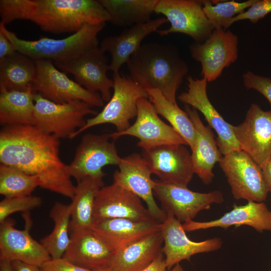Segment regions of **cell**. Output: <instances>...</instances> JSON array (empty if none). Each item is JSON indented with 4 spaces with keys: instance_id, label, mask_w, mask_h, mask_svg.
I'll use <instances>...</instances> for the list:
<instances>
[{
    "instance_id": "d6986e66",
    "label": "cell",
    "mask_w": 271,
    "mask_h": 271,
    "mask_svg": "<svg viewBox=\"0 0 271 271\" xmlns=\"http://www.w3.org/2000/svg\"><path fill=\"white\" fill-rule=\"evenodd\" d=\"M188 88L181 93L179 100L199 110L204 116L209 126L216 132V142L220 153L223 156L235 150H241L236 140L232 125L226 122L210 102L207 93V80L205 78H187Z\"/></svg>"
},
{
    "instance_id": "30bf717a",
    "label": "cell",
    "mask_w": 271,
    "mask_h": 271,
    "mask_svg": "<svg viewBox=\"0 0 271 271\" xmlns=\"http://www.w3.org/2000/svg\"><path fill=\"white\" fill-rule=\"evenodd\" d=\"M109 134L86 133L77 147L74 158L68 165L71 177L78 182L88 177L103 178L102 168L118 165L121 160Z\"/></svg>"
},
{
    "instance_id": "e0dca14e",
    "label": "cell",
    "mask_w": 271,
    "mask_h": 271,
    "mask_svg": "<svg viewBox=\"0 0 271 271\" xmlns=\"http://www.w3.org/2000/svg\"><path fill=\"white\" fill-rule=\"evenodd\" d=\"M30 212H25V228L15 227V221L7 218L0 225V259L19 260L41 266L51 259L49 254L40 243L30 234L32 221Z\"/></svg>"
},
{
    "instance_id": "ba28073f",
    "label": "cell",
    "mask_w": 271,
    "mask_h": 271,
    "mask_svg": "<svg viewBox=\"0 0 271 271\" xmlns=\"http://www.w3.org/2000/svg\"><path fill=\"white\" fill-rule=\"evenodd\" d=\"M35 61L37 74L32 85L35 91L57 103L82 101L92 107L103 105L100 94L90 92L69 78L66 73L57 68L52 61Z\"/></svg>"
},
{
    "instance_id": "f1b7e54d",
    "label": "cell",
    "mask_w": 271,
    "mask_h": 271,
    "mask_svg": "<svg viewBox=\"0 0 271 271\" xmlns=\"http://www.w3.org/2000/svg\"><path fill=\"white\" fill-rule=\"evenodd\" d=\"M104 186L103 178L88 177L77 182L71 207V232L91 228L94 204L99 190Z\"/></svg>"
},
{
    "instance_id": "ab89813d",
    "label": "cell",
    "mask_w": 271,
    "mask_h": 271,
    "mask_svg": "<svg viewBox=\"0 0 271 271\" xmlns=\"http://www.w3.org/2000/svg\"><path fill=\"white\" fill-rule=\"evenodd\" d=\"M16 52L13 44L0 30V60L6 57L12 55Z\"/></svg>"
},
{
    "instance_id": "7dc6e473",
    "label": "cell",
    "mask_w": 271,
    "mask_h": 271,
    "mask_svg": "<svg viewBox=\"0 0 271 271\" xmlns=\"http://www.w3.org/2000/svg\"><path fill=\"white\" fill-rule=\"evenodd\" d=\"M270 271H271V269H270Z\"/></svg>"
},
{
    "instance_id": "1f68e13d",
    "label": "cell",
    "mask_w": 271,
    "mask_h": 271,
    "mask_svg": "<svg viewBox=\"0 0 271 271\" xmlns=\"http://www.w3.org/2000/svg\"><path fill=\"white\" fill-rule=\"evenodd\" d=\"M149 99L158 114L162 115L171 124L185 140L191 151L194 149L196 132L192 121L185 111L169 101L158 89L146 90Z\"/></svg>"
},
{
    "instance_id": "8d00e7d4",
    "label": "cell",
    "mask_w": 271,
    "mask_h": 271,
    "mask_svg": "<svg viewBox=\"0 0 271 271\" xmlns=\"http://www.w3.org/2000/svg\"><path fill=\"white\" fill-rule=\"evenodd\" d=\"M271 12V0H257L251 7L241 14L229 20L225 26L226 29L233 23L248 20L255 24Z\"/></svg>"
},
{
    "instance_id": "277c9868",
    "label": "cell",
    "mask_w": 271,
    "mask_h": 271,
    "mask_svg": "<svg viewBox=\"0 0 271 271\" xmlns=\"http://www.w3.org/2000/svg\"><path fill=\"white\" fill-rule=\"evenodd\" d=\"M105 23L86 24L71 35L61 39L42 37L37 40L20 39L0 23V30L14 45L16 51L34 60L61 62L74 57L88 50L98 47L97 36Z\"/></svg>"
},
{
    "instance_id": "7a4b0ae2",
    "label": "cell",
    "mask_w": 271,
    "mask_h": 271,
    "mask_svg": "<svg viewBox=\"0 0 271 271\" xmlns=\"http://www.w3.org/2000/svg\"><path fill=\"white\" fill-rule=\"evenodd\" d=\"M0 16L5 25L29 20L55 34L74 33L85 25L110 21L99 0H1Z\"/></svg>"
},
{
    "instance_id": "bcb514c9",
    "label": "cell",
    "mask_w": 271,
    "mask_h": 271,
    "mask_svg": "<svg viewBox=\"0 0 271 271\" xmlns=\"http://www.w3.org/2000/svg\"><path fill=\"white\" fill-rule=\"evenodd\" d=\"M95 271H112V270H110L109 268L107 267L105 268L101 269L95 270Z\"/></svg>"
},
{
    "instance_id": "4316f807",
    "label": "cell",
    "mask_w": 271,
    "mask_h": 271,
    "mask_svg": "<svg viewBox=\"0 0 271 271\" xmlns=\"http://www.w3.org/2000/svg\"><path fill=\"white\" fill-rule=\"evenodd\" d=\"M161 230L152 233L114 253L108 266L112 271H143L161 253Z\"/></svg>"
},
{
    "instance_id": "2e32d148",
    "label": "cell",
    "mask_w": 271,
    "mask_h": 271,
    "mask_svg": "<svg viewBox=\"0 0 271 271\" xmlns=\"http://www.w3.org/2000/svg\"><path fill=\"white\" fill-rule=\"evenodd\" d=\"M232 129L241 150L260 167L271 159V109L252 103L244 121Z\"/></svg>"
},
{
    "instance_id": "ffe728a7",
    "label": "cell",
    "mask_w": 271,
    "mask_h": 271,
    "mask_svg": "<svg viewBox=\"0 0 271 271\" xmlns=\"http://www.w3.org/2000/svg\"><path fill=\"white\" fill-rule=\"evenodd\" d=\"M185 145H165L143 151L152 174L165 183L187 187L194 174L191 154Z\"/></svg>"
},
{
    "instance_id": "603a6c76",
    "label": "cell",
    "mask_w": 271,
    "mask_h": 271,
    "mask_svg": "<svg viewBox=\"0 0 271 271\" xmlns=\"http://www.w3.org/2000/svg\"><path fill=\"white\" fill-rule=\"evenodd\" d=\"M182 225L186 232L214 227L226 229L242 225L250 226L259 232L271 231V210L264 202L249 201L244 205H234L231 210L218 219L203 222L189 220Z\"/></svg>"
},
{
    "instance_id": "7bdbcfd3",
    "label": "cell",
    "mask_w": 271,
    "mask_h": 271,
    "mask_svg": "<svg viewBox=\"0 0 271 271\" xmlns=\"http://www.w3.org/2000/svg\"><path fill=\"white\" fill-rule=\"evenodd\" d=\"M260 167L268 191L271 193V159L264 163Z\"/></svg>"
},
{
    "instance_id": "ac0fdd59",
    "label": "cell",
    "mask_w": 271,
    "mask_h": 271,
    "mask_svg": "<svg viewBox=\"0 0 271 271\" xmlns=\"http://www.w3.org/2000/svg\"><path fill=\"white\" fill-rule=\"evenodd\" d=\"M119 170L113 175V183L127 189L143 199L153 217L159 223L163 222L167 213L161 209L154 197L155 181L145 159L140 154L133 153L121 159Z\"/></svg>"
},
{
    "instance_id": "d6a6232c",
    "label": "cell",
    "mask_w": 271,
    "mask_h": 271,
    "mask_svg": "<svg viewBox=\"0 0 271 271\" xmlns=\"http://www.w3.org/2000/svg\"><path fill=\"white\" fill-rule=\"evenodd\" d=\"M50 217L54 223L51 233L40 240L51 259L62 257L70 243L69 235L71 218L69 204L56 202L50 211Z\"/></svg>"
},
{
    "instance_id": "f546056e",
    "label": "cell",
    "mask_w": 271,
    "mask_h": 271,
    "mask_svg": "<svg viewBox=\"0 0 271 271\" xmlns=\"http://www.w3.org/2000/svg\"><path fill=\"white\" fill-rule=\"evenodd\" d=\"M36 74V61L19 52L0 60V87L9 90L32 88Z\"/></svg>"
},
{
    "instance_id": "4fadbf2b",
    "label": "cell",
    "mask_w": 271,
    "mask_h": 271,
    "mask_svg": "<svg viewBox=\"0 0 271 271\" xmlns=\"http://www.w3.org/2000/svg\"><path fill=\"white\" fill-rule=\"evenodd\" d=\"M54 64L63 72L72 75L75 81L88 91H99L103 101L110 99L113 80L107 76L109 64L105 52L100 47Z\"/></svg>"
},
{
    "instance_id": "ee69618b",
    "label": "cell",
    "mask_w": 271,
    "mask_h": 271,
    "mask_svg": "<svg viewBox=\"0 0 271 271\" xmlns=\"http://www.w3.org/2000/svg\"><path fill=\"white\" fill-rule=\"evenodd\" d=\"M0 271H15L12 261L8 259H0Z\"/></svg>"
},
{
    "instance_id": "44dd1931",
    "label": "cell",
    "mask_w": 271,
    "mask_h": 271,
    "mask_svg": "<svg viewBox=\"0 0 271 271\" xmlns=\"http://www.w3.org/2000/svg\"><path fill=\"white\" fill-rule=\"evenodd\" d=\"M166 213V219L161 223V232L164 240L162 251L168 270L183 260H189L195 254L214 251L221 247L223 243L219 237L200 242L190 240L181 222L172 213Z\"/></svg>"
},
{
    "instance_id": "b9f144b4",
    "label": "cell",
    "mask_w": 271,
    "mask_h": 271,
    "mask_svg": "<svg viewBox=\"0 0 271 271\" xmlns=\"http://www.w3.org/2000/svg\"><path fill=\"white\" fill-rule=\"evenodd\" d=\"M15 271H43L41 266L21 261H12Z\"/></svg>"
},
{
    "instance_id": "d590c367",
    "label": "cell",
    "mask_w": 271,
    "mask_h": 271,
    "mask_svg": "<svg viewBox=\"0 0 271 271\" xmlns=\"http://www.w3.org/2000/svg\"><path fill=\"white\" fill-rule=\"evenodd\" d=\"M42 203L41 197L28 196L14 198H5L0 202V223L16 212H28L37 207Z\"/></svg>"
},
{
    "instance_id": "74e56055",
    "label": "cell",
    "mask_w": 271,
    "mask_h": 271,
    "mask_svg": "<svg viewBox=\"0 0 271 271\" xmlns=\"http://www.w3.org/2000/svg\"><path fill=\"white\" fill-rule=\"evenodd\" d=\"M242 79L246 89L259 92L268 100L271 107V78L248 71L243 74Z\"/></svg>"
},
{
    "instance_id": "5b68a950",
    "label": "cell",
    "mask_w": 271,
    "mask_h": 271,
    "mask_svg": "<svg viewBox=\"0 0 271 271\" xmlns=\"http://www.w3.org/2000/svg\"><path fill=\"white\" fill-rule=\"evenodd\" d=\"M112 79L113 92L110 99L100 112L86 120L84 126L75 131L70 139L100 124H112L117 132L123 131L130 126V120L137 115L138 100L142 98L149 99L148 94L130 78L122 76L119 73H113Z\"/></svg>"
},
{
    "instance_id": "836d02e7",
    "label": "cell",
    "mask_w": 271,
    "mask_h": 271,
    "mask_svg": "<svg viewBox=\"0 0 271 271\" xmlns=\"http://www.w3.org/2000/svg\"><path fill=\"white\" fill-rule=\"evenodd\" d=\"M38 186L40 182L38 177L1 164L0 194L5 198L30 196Z\"/></svg>"
},
{
    "instance_id": "5bb4252c",
    "label": "cell",
    "mask_w": 271,
    "mask_h": 271,
    "mask_svg": "<svg viewBox=\"0 0 271 271\" xmlns=\"http://www.w3.org/2000/svg\"><path fill=\"white\" fill-rule=\"evenodd\" d=\"M154 193L166 212H170L180 222L192 220L202 210L210 209L213 204L224 201L220 191L200 193L187 187L155 181Z\"/></svg>"
},
{
    "instance_id": "9c48e42d",
    "label": "cell",
    "mask_w": 271,
    "mask_h": 271,
    "mask_svg": "<svg viewBox=\"0 0 271 271\" xmlns=\"http://www.w3.org/2000/svg\"><path fill=\"white\" fill-rule=\"evenodd\" d=\"M154 12L163 15L171 24L168 29L157 31L162 36L180 33L201 43L215 29L203 11L202 1L158 0Z\"/></svg>"
},
{
    "instance_id": "83f0119b",
    "label": "cell",
    "mask_w": 271,
    "mask_h": 271,
    "mask_svg": "<svg viewBox=\"0 0 271 271\" xmlns=\"http://www.w3.org/2000/svg\"><path fill=\"white\" fill-rule=\"evenodd\" d=\"M35 93L33 88L17 91L0 87V124L35 125Z\"/></svg>"
},
{
    "instance_id": "7c38bea8",
    "label": "cell",
    "mask_w": 271,
    "mask_h": 271,
    "mask_svg": "<svg viewBox=\"0 0 271 271\" xmlns=\"http://www.w3.org/2000/svg\"><path fill=\"white\" fill-rule=\"evenodd\" d=\"M238 44L236 35L229 30L219 28L215 29L204 42H195L189 49L193 59L201 64L202 77L211 82L237 59Z\"/></svg>"
},
{
    "instance_id": "f35d334b",
    "label": "cell",
    "mask_w": 271,
    "mask_h": 271,
    "mask_svg": "<svg viewBox=\"0 0 271 271\" xmlns=\"http://www.w3.org/2000/svg\"><path fill=\"white\" fill-rule=\"evenodd\" d=\"M41 267L43 271H93L76 265L63 257L51 259Z\"/></svg>"
},
{
    "instance_id": "8992f818",
    "label": "cell",
    "mask_w": 271,
    "mask_h": 271,
    "mask_svg": "<svg viewBox=\"0 0 271 271\" xmlns=\"http://www.w3.org/2000/svg\"><path fill=\"white\" fill-rule=\"evenodd\" d=\"M34 101V125L59 139H70L75 131L84 126L87 115L98 113L84 101L57 103L37 92Z\"/></svg>"
},
{
    "instance_id": "4dcf8cb0",
    "label": "cell",
    "mask_w": 271,
    "mask_h": 271,
    "mask_svg": "<svg viewBox=\"0 0 271 271\" xmlns=\"http://www.w3.org/2000/svg\"><path fill=\"white\" fill-rule=\"evenodd\" d=\"M113 25L130 27L151 20L158 0H99Z\"/></svg>"
},
{
    "instance_id": "f6af8a7d",
    "label": "cell",
    "mask_w": 271,
    "mask_h": 271,
    "mask_svg": "<svg viewBox=\"0 0 271 271\" xmlns=\"http://www.w3.org/2000/svg\"><path fill=\"white\" fill-rule=\"evenodd\" d=\"M170 271H185L180 263L175 265Z\"/></svg>"
},
{
    "instance_id": "7402d4cb",
    "label": "cell",
    "mask_w": 271,
    "mask_h": 271,
    "mask_svg": "<svg viewBox=\"0 0 271 271\" xmlns=\"http://www.w3.org/2000/svg\"><path fill=\"white\" fill-rule=\"evenodd\" d=\"M70 239L63 258L93 271L108 267L114 252L91 228L71 232Z\"/></svg>"
},
{
    "instance_id": "cb8c5ba5",
    "label": "cell",
    "mask_w": 271,
    "mask_h": 271,
    "mask_svg": "<svg viewBox=\"0 0 271 271\" xmlns=\"http://www.w3.org/2000/svg\"><path fill=\"white\" fill-rule=\"evenodd\" d=\"M167 22L166 18H159L130 26L117 35L104 38L100 43V47L110 55L109 70L113 73H119L121 66L127 63L141 46L143 40L151 33L157 32Z\"/></svg>"
},
{
    "instance_id": "9a60e30c",
    "label": "cell",
    "mask_w": 271,
    "mask_h": 271,
    "mask_svg": "<svg viewBox=\"0 0 271 271\" xmlns=\"http://www.w3.org/2000/svg\"><path fill=\"white\" fill-rule=\"evenodd\" d=\"M111 218L159 223L144 206L140 197L113 182L98 192L93 213V222Z\"/></svg>"
},
{
    "instance_id": "e575fe53",
    "label": "cell",
    "mask_w": 271,
    "mask_h": 271,
    "mask_svg": "<svg viewBox=\"0 0 271 271\" xmlns=\"http://www.w3.org/2000/svg\"><path fill=\"white\" fill-rule=\"evenodd\" d=\"M257 0H248L242 2L234 1L214 3L213 1H202L203 11L215 29H225L227 22L242 13Z\"/></svg>"
},
{
    "instance_id": "52a82bcc",
    "label": "cell",
    "mask_w": 271,
    "mask_h": 271,
    "mask_svg": "<svg viewBox=\"0 0 271 271\" xmlns=\"http://www.w3.org/2000/svg\"><path fill=\"white\" fill-rule=\"evenodd\" d=\"M227 178L233 197L263 202L268 193L260 166L242 150L222 156L218 162Z\"/></svg>"
},
{
    "instance_id": "484cf974",
    "label": "cell",
    "mask_w": 271,
    "mask_h": 271,
    "mask_svg": "<svg viewBox=\"0 0 271 271\" xmlns=\"http://www.w3.org/2000/svg\"><path fill=\"white\" fill-rule=\"evenodd\" d=\"M91 228L115 253L142 238L161 230V223L111 218L96 221L93 222Z\"/></svg>"
},
{
    "instance_id": "d4e9b609",
    "label": "cell",
    "mask_w": 271,
    "mask_h": 271,
    "mask_svg": "<svg viewBox=\"0 0 271 271\" xmlns=\"http://www.w3.org/2000/svg\"><path fill=\"white\" fill-rule=\"evenodd\" d=\"M185 111L192 121L196 132L195 147L191 151L194 174L204 184L209 185L214 177L213 168L222 158V154L211 128L204 125L197 110L186 105Z\"/></svg>"
},
{
    "instance_id": "8fae6325",
    "label": "cell",
    "mask_w": 271,
    "mask_h": 271,
    "mask_svg": "<svg viewBox=\"0 0 271 271\" xmlns=\"http://www.w3.org/2000/svg\"><path fill=\"white\" fill-rule=\"evenodd\" d=\"M138 113L135 122L126 130L109 133L113 141L120 137L129 136L139 140L138 146L143 151L165 145L188 146L185 140L171 126L159 117L148 98L140 99L137 103Z\"/></svg>"
},
{
    "instance_id": "3957f363",
    "label": "cell",
    "mask_w": 271,
    "mask_h": 271,
    "mask_svg": "<svg viewBox=\"0 0 271 271\" xmlns=\"http://www.w3.org/2000/svg\"><path fill=\"white\" fill-rule=\"evenodd\" d=\"M129 78L146 90L158 89L177 104V92L189 71L177 48L169 44H142L126 63Z\"/></svg>"
},
{
    "instance_id": "6da1fadb",
    "label": "cell",
    "mask_w": 271,
    "mask_h": 271,
    "mask_svg": "<svg viewBox=\"0 0 271 271\" xmlns=\"http://www.w3.org/2000/svg\"><path fill=\"white\" fill-rule=\"evenodd\" d=\"M59 139L34 125L4 126L0 131L1 164L37 176L40 187L71 199L76 187L68 165L59 156Z\"/></svg>"
},
{
    "instance_id": "60d3db41",
    "label": "cell",
    "mask_w": 271,
    "mask_h": 271,
    "mask_svg": "<svg viewBox=\"0 0 271 271\" xmlns=\"http://www.w3.org/2000/svg\"><path fill=\"white\" fill-rule=\"evenodd\" d=\"M166 269L165 258L162 252L148 267L143 271H165Z\"/></svg>"
}]
</instances>
